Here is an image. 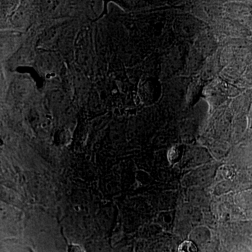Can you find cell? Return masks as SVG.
Returning a JSON list of instances; mask_svg holds the SVG:
<instances>
[{
  "instance_id": "1",
  "label": "cell",
  "mask_w": 252,
  "mask_h": 252,
  "mask_svg": "<svg viewBox=\"0 0 252 252\" xmlns=\"http://www.w3.org/2000/svg\"><path fill=\"white\" fill-rule=\"evenodd\" d=\"M202 84L200 81H193L189 86L188 94H187V100L189 104L193 105L198 101L199 97L201 94Z\"/></svg>"
},
{
  "instance_id": "2",
  "label": "cell",
  "mask_w": 252,
  "mask_h": 252,
  "mask_svg": "<svg viewBox=\"0 0 252 252\" xmlns=\"http://www.w3.org/2000/svg\"><path fill=\"white\" fill-rule=\"evenodd\" d=\"M183 151V146L180 144H176L171 147L167 154V158L170 163L175 164L180 161V159L182 158Z\"/></svg>"
},
{
  "instance_id": "3",
  "label": "cell",
  "mask_w": 252,
  "mask_h": 252,
  "mask_svg": "<svg viewBox=\"0 0 252 252\" xmlns=\"http://www.w3.org/2000/svg\"><path fill=\"white\" fill-rule=\"evenodd\" d=\"M177 252H198V248L193 242L185 240L179 245Z\"/></svg>"
},
{
  "instance_id": "4",
  "label": "cell",
  "mask_w": 252,
  "mask_h": 252,
  "mask_svg": "<svg viewBox=\"0 0 252 252\" xmlns=\"http://www.w3.org/2000/svg\"><path fill=\"white\" fill-rule=\"evenodd\" d=\"M67 252H86L85 249L79 244H69L67 245Z\"/></svg>"
}]
</instances>
